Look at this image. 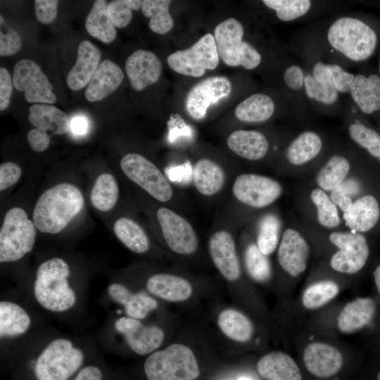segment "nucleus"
Listing matches in <instances>:
<instances>
[{
    "instance_id": "nucleus-25",
    "label": "nucleus",
    "mask_w": 380,
    "mask_h": 380,
    "mask_svg": "<svg viewBox=\"0 0 380 380\" xmlns=\"http://www.w3.org/2000/svg\"><path fill=\"white\" fill-rule=\"evenodd\" d=\"M124 73L110 60L103 61L88 83L85 97L90 102L99 101L113 93L121 84Z\"/></svg>"
},
{
    "instance_id": "nucleus-37",
    "label": "nucleus",
    "mask_w": 380,
    "mask_h": 380,
    "mask_svg": "<svg viewBox=\"0 0 380 380\" xmlns=\"http://www.w3.org/2000/svg\"><path fill=\"white\" fill-rule=\"evenodd\" d=\"M350 170L349 160L343 156H331L320 168L316 175L318 188L332 191L343 183Z\"/></svg>"
},
{
    "instance_id": "nucleus-58",
    "label": "nucleus",
    "mask_w": 380,
    "mask_h": 380,
    "mask_svg": "<svg viewBox=\"0 0 380 380\" xmlns=\"http://www.w3.org/2000/svg\"><path fill=\"white\" fill-rule=\"evenodd\" d=\"M236 380H253L250 377H248V376H242V377H240L239 379H237Z\"/></svg>"
},
{
    "instance_id": "nucleus-10",
    "label": "nucleus",
    "mask_w": 380,
    "mask_h": 380,
    "mask_svg": "<svg viewBox=\"0 0 380 380\" xmlns=\"http://www.w3.org/2000/svg\"><path fill=\"white\" fill-rule=\"evenodd\" d=\"M243 34L242 24L230 18L215 27L213 36L219 57L226 65L253 70L260 65L262 57L251 43L243 40Z\"/></svg>"
},
{
    "instance_id": "nucleus-14",
    "label": "nucleus",
    "mask_w": 380,
    "mask_h": 380,
    "mask_svg": "<svg viewBox=\"0 0 380 380\" xmlns=\"http://www.w3.org/2000/svg\"><path fill=\"white\" fill-rule=\"evenodd\" d=\"M232 191L241 203L260 209L274 203L282 194L281 184L276 179L254 173H242L234 179Z\"/></svg>"
},
{
    "instance_id": "nucleus-11",
    "label": "nucleus",
    "mask_w": 380,
    "mask_h": 380,
    "mask_svg": "<svg viewBox=\"0 0 380 380\" xmlns=\"http://www.w3.org/2000/svg\"><path fill=\"white\" fill-rule=\"evenodd\" d=\"M120 166L125 176L152 198L167 202L173 196V189L162 171L144 156L129 153L120 160Z\"/></svg>"
},
{
    "instance_id": "nucleus-33",
    "label": "nucleus",
    "mask_w": 380,
    "mask_h": 380,
    "mask_svg": "<svg viewBox=\"0 0 380 380\" xmlns=\"http://www.w3.org/2000/svg\"><path fill=\"white\" fill-rule=\"evenodd\" d=\"M113 232L117 239L129 251L137 254H144L151 249L150 239L134 220L121 217L113 224Z\"/></svg>"
},
{
    "instance_id": "nucleus-27",
    "label": "nucleus",
    "mask_w": 380,
    "mask_h": 380,
    "mask_svg": "<svg viewBox=\"0 0 380 380\" xmlns=\"http://www.w3.org/2000/svg\"><path fill=\"white\" fill-rule=\"evenodd\" d=\"M257 371L266 380H302L300 369L287 353L276 350L262 356Z\"/></svg>"
},
{
    "instance_id": "nucleus-47",
    "label": "nucleus",
    "mask_w": 380,
    "mask_h": 380,
    "mask_svg": "<svg viewBox=\"0 0 380 380\" xmlns=\"http://www.w3.org/2000/svg\"><path fill=\"white\" fill-rule=\"evenodd\" d=\"M308 98L324 105H332L338 99V92L334 86L319 83L311 74L305 75L304 87Z\"/></svg>"
},
{
    "instance_id": "nucleus-54",
    "label": "nucleus",
    "mask_w": 380,
    "mask_h": 380,
    "mask_svg": "<svg viewBox=\"0 0 380 380\" xmlns=\"http://www.w3.org/2000/svg\"><path fill=\"white\" fill-rule=\"evenodd\" d=\"M70 380H105V374L99 364L88 362Z\"/></svg>"
},
{
    "instance_id": "nucleus-30",
    "label": "nucleus",
    "mask_w": 380,
    "mask_h": 380,
    "mask_svg": "<svg viewBox=\"0 0 380 380\" xmlns=\"http://www.w3.org/2000/svg\"><path fill=\"white\" fill-rule=\"evenodd\" d=\"M349 92L364 113L372 114L380 109V77L377 75H356Z\"/></svg>"
},
{
    "instance_id": "nucleus-46",
    "label": "nucleus",
    "mask_w": 380,
    "mask_h": 380,
    "mask_svg": "<svg viewBox=\"0 0 380 380\" xmlns=\"http://www.w3.org/2000/svg\"><path fill=\"white\" fill-rule=\"evenodd\" d=\"M140 0H115L108 4L107 10L111 23L118 28L127 27L132 18V10L141 7Z\"/></svg>"
},
{
    "instance_id": "nucleus-13",
    "label": "nucleus",
    "mask_w": 380,
    "mask_h": 380,
    "mask_svg": "<svg viewBox=\"0 0 380 380\" xmlns=\"http://www.w3.org/2000/svg\"><path fill=\"white\" fill-rule=\"evenodd\" d=\"M329 241L338 250L331 256L329 264L334 271L353 274L365 265L369 248L365 236L354 232H333Z\"/></svg>"
},
{
    "instance_id": "nucleus-53",
    "label": "nucleus",
    "mask_w": 380,
    "mask_h": 380,
    "mask_svg": "<svg viewBox=\"0 0 380 380\" xmlns=\"http://www.w3.org/2000/svg\"><path fill=\"white\" fill-rule=\"evenodd\" d=\"M305 75L298 65L289 66L284 72V82L291 90L300 91L304 87Z\"/></svg>"
},
{
    "instance_id": "nucleus-17",
    "label": "nucleus",
    "mask_w": 380,
    "mask_h": 380,
    "mask_svg": "<svg viewBox=\"0 0 380 380\" xmlns=\"http://www.w3.org/2000/svg\"><path fill=\"white\" fill-rule=\"evenodd\" d=\"M232 89L230 80L225 76L207 77L194 85L186 94L185 108L194 120L205 117L210 105L228 97Z\"/></svg>"
},
{
    "instance_id": "nucleus-7",
    "label": "nucleus",
    "mask_w": 380,
    "mask_h": 380,
    "mask_svg": "<svg viewBox=\"0 0 380 380\" xmlns=\"http://www.w3.org/2000/svg\"><path fill=\"white\" fill-rule=\"evenodd\" d=\"M147 380H195L200 374L190 347L176 343L148 355L144 362Z\"/></svg>"
},
{
    "instance_id": "nucleus-8",
    "label": "nucleus",
    "mask_w": 380,
    "mask_h": 380,
    "mask_svg": "<svg viewBox=\"0 0 380 380\" xmlns=\"http://www.w3.org/2000/svg\"><path fill=\"white\" fill-rule=\"evenodd\" d=\"M37 227L20 207H13L5 214L0 229V262L13 265L25 259L33 250Z\"/></svg>"
},
{
    "instance_id": "nucleus-31",
    "label": "nucleus",
    "mask_w": 380,
    "mask_h": 380,
    "mask_svg": "<svg viewBox=\"0 0 380 380\" xmlns=\"http://www.w3.org/2000/svg\"><path fill=\"white\" fill-rule=\"evenodd\" d=\"M194 184L197 191L205 196L217 194L224 186L226 179L224 169L209 158L198 160L194 167Z\"/></svg>"
},
{
    "instance_id": "nucleus-18",
    "label": "nucleus",
    "mask_w": 380,
    "mask_h": 380,
    "mask_svg": "<svg viewBox=\"0 0 380 380\" xmlns=\"http://www.w3.org/2000/svg\"><path fill=\"white\" fill-rule=\"evenodd\" d=\"M310 247L300 232L287 228L277 247V261L281 269L291 277H298L307 269Z\"/></svg>"
},
{
    "instance_id": "nucleus-22",
    "label": "nucleus",
    "mask_w": 380,
    "mask_h": 380,
    "mask_svg": "<svg viewBox=\"0 0 380 380\" xmlns=\"http://www.w3.org/2000/svg\"><path fill=\"white\" fill-rule=\"evenodd\" d=\"M125 69L132 88L141 91L158 82L162 63L153 52L138 49L127 58Z\"/></svg>"
},
{
    "instance_id": "nucleus-48",
    "label": "nucleus",
    "mask_w": 380,
    "mask_h": 380,
    "mask_svg": "<svg viewBox=\"0 0 380 380\" xmlns=\"http://www.w3.org/2000/svg\"><path fill=\"white\" fill-rule=\"evenodd\" d=\"M0 29V55L8 56L16 53L21 48V38L15 30L7 26L1 15Z\"/></svg>"
},
{
    "instance_id": "nucleus-19",
    "label": "nucleus",
    "mask_w": 380,
    "mask_h": 380,
    "mask_svg": "<svg viewBox=\"0 0 380 380\" xmlns=\"http://www.w3.org/2000/svg\"><path fill=\"white\" fill-rule=\"evenodd\" d=\"M211 260L221 275L227 281L234 282L241 274L236 243L232 234L226 229L214 232L208 241Z\"/></svg>"
},
{
    "instance_id": "nucleus-5",
    "label": "nucleus",
    "mask_w": 380,
    "mask_h": 380,
    "mask_svg": "<svg viewBox=\"0 0 380 380\" xmlns=\"http://www.w3.org/2000/svg\"><path fill=\"white\" fill-rule=\"evenodd\" d=\"M84 199L75 185L62 182L44 191L36 201L32 221L42 233L57 234L81 212Z\"/></svg>"
},
{
    "instance_id": "nucleus-55",
    "label": "nucleus",
    "mask_w": 380,
    "mask_h": 380,
    "mask_svg": "<svg viewBox=\"0 0 380 380\" xmlns=\"http://www.w3.org/2000/svg\"><path fill=\"white\" fill-rule=\"evenodd\" d=\"M330 198L343 214L350 211L354 202L348 191L344 189L341 184L331 191Z\"/></svg>"
},
{
    "instance_id": "nucleus-6",
    "label": "nucleus",
    "mask_w": 380,
    "mask_h": 380,
    "mask_svg": "<svg viewBox=\"0 0 380 380\" xmlns=\"http://www.w3.org/2000/svg\"><path fill=\"white\" fill-rule=\"evenodd\" d=\"M330 46L346 58L360 62L368 59L377 45V36L367 24L345 16L334 21L327 30Z\"/></svg>"
},
{
    "instance_id": "nucleus-26",
    "label": "nucleus",
    "mask_w": 380,
    "mask_h": 380,
    "mask_svg": "<svg viewBox=\"0 0 380 380\" xmlns=\"http://www.w3.org/2000/svg\"><path fill=\"white\" fill-rule=\"evenodd\" d=\"M29 121L39 133L51 137L70 130V120L59 108L49 104H34L30 108Z\"/></svg>"
},
{
    "instance_id": "nucleus-28",
    "label": "nucleus",
    "mask_w": 380,
    "mask_h": 380,
    "mask_svg": "<svg viewBox=\"0 0 380 380\" xmlns=\"http://www.w3.org/2000/svg\"><path fill=\"white\" fill-rule=\"evenodd\" d=\"M227 144L234 153L242 158L253 161L262 159L269 150L267 137L256 130L234 131L229 135Z\"/></svg>"
},
{
    "instance_id": "nucleus-32",
    "label": "nucleus",
    "mask_w": 380,
    "mask_h": 380,
    "mask_svg": "<svg viewBox=\"0 0 380 380\" xmlns=\"http://www.w3.org/2000/svg\"><path fill=\"white\" fill-rule=\"evenodd\" d=\"M322 146V139L317 132L304 131L289 144L286 148V158L293 165H305L319 154Z\"/></svg>"
},
{
    "instance_id": "nucleus-9",
    "label": "nucleus",
    "mask_w": 380,
    "mask_h": 380,
    "mask_svg": "<svg viewBox=\"0 0 380 380\" xmlns=\"http://www.w3.org/2000/svg\"><path fill=\"white\" fill-rule=\"evenodd\" d=\"M99 301L108 315H123L144 321L159 308L158 299L144 289H134L119 278L109 280Z\"/></svg>"
},
{
    "instance_id": "nucleus-16",
    "label": "nucleus",
    "mask_w": 380,
    "mask_h": 380,
    "mask_svg": "<svg viewBox=\"0 0 380 380\" xmlns=\"http://www.w3.org/2000/svg\"><path fill=\"white\" fill-rule=\"evenodd\" d=\"M13 82L17 90L25 92L29 103L51 104L56 100L47 76L31 59H22L15 63Z\"/></svg>"
},
{
    "instance_id": "nucleus-21",
    "label": "nucleus",
    "mask_w": 380,
    "mask_h": 380,
    "mask_svg": "<svg viewBox=\"0 0 380 380\" xmlns=\"http://www.w3.org/2000/svg\"><path fill=\"white\" fill-rule=\"evenodd\" d=\"M142 289L156 299L168 302H183L189 299L194 291L186 279L170 273L156 272L141 282Z\"/></svg>"
},
{
    "instance_id": "nucleus-36",
    "label": "nucleus",
    "mask_w": 380,
    "mask_h": 380,
    "mask_svg": "<svg viewBox=\"0 0 380 380\" xmlns=\"http://www.w3.org/2000/svg\"><path fill=\"white\" fill-rule=\"evenodd\" d=\"M108 4L104 0L95 1L85 20L87 32L106 44L113 42L117 35L108 13Z\"/></svg>"
},
{
    "instance_id": "nucleus-52",
    "label": "nucleus",
    "mask_w": 380,
    "mask_h": 380,
    "mask_svg": "<svg viewBox=\"0 0 380 380\" xmlns=\"http://www.w3.org/2000/svg\"><path fill=\"white\" fill-rule=\"evenodd\" d=\"M13 80L6 68H0V110H6L10 103L13 90Z\"/></svg>"
},
{
    "instance_id": "nucleus-42",
    "label": "nucleus",
    "mask_w": 380,
    "mask_h": 380,
    "mask_svg": "<svg viewBox=\"0 0 380 380\" xmlns=\"http://www.w3.org/2000/svg\"><path fill=\"white\" fill-rule=\"evenodd\" d=\"M280 229V220L274 214H266L260 219L255 243L264 255L269 256L277 248Z\"/></svg>"
},
{
    "instance_id": "nucleus-29",
    "label": "nucleus",
    "mask_w": 380,
    "mask_h": 380,
    "mask_svg": "<svg viewBox=\"0 0 380 380\" xmlns=\"http://www.w3.org/2000/svg\"><path fill=\"white\" fill-rule=\"evenodd\" d=\"M346 225L354 232L363 233L372 229L380 217V208L372 195L356 199L350 211L343 215Z\"/></svg>"
},
{
    "instance_id": "nucleus-51",
    "label": "nucleus",
    "mask_w": 380,
    "mask_h": 380,
    "mask_svg": "<svg viewBox=\"0 0 380 380\" xmlns=\"http://www.w3.org/2000/svg\"><path fill=\"white\" fill-rule=\"evenodd\" d=\"M57 0H36L34 9L37 19L43 24H49L53 22L58 13Z\"/></svg>"
},
{
    "instance_id": "nucleus-40",
    "label": "nucleus",
    "mask_w": 380,
    "mask_h": 380,
    "mask_svg": "<svg viewBox=\"0 0 380 380\" xmlns=\"http://www.w3.org/2000/svg\"><path fill=\"white\" fill-rule=\"evenodd\" d=\"M339 293L340 287L336 282L331 280L317 281L305 289L301 303L305 309L315 310L331 301Z\"/></svg>"
},
{
    "instance_id": "nucleus-15",
    "label": "nucleus",
    "mask_w": 380,
    "mask_h": 380,
    "mask_svg": "<svg viewBox=\"0 0 380 380\" xmlns=\"http://www.w3.org/2000/svg\"><path fill=\"white\" fill-rule=\"evenodd\" d=\"M156 217L163 239L172 251L181 255H190L197 251L196 232L186 218L167 207L159 208Z\"/></svg>"
},
{
    "instance_id": "nucleus-4",
    "label": "nucleus",
    "mask_w": 380,
    "mask_h": 380,
    "mask_svg": "<svg viewBox=\"0 0 380 380\" xmlns=\"http://www.w3.org/2000/svg\"><path fill=\"white\" fill-rule=\"evenodd\" d=\"M165 339V332L157 324L115 315H108L96 338L107 351L126 350L139 356H148L160 349Z\"/></svg>"
},
{
    "instance_id": "nucleus-57",
    "label": "nucleus",
    "mask_w": 380,
    "mask_h": 380,
    "mask_svg": "<svg viewBox=\"0 0 380 380\" xmlns=\"http://www.w3.org/2000/svg\"><path fill=\"white\" fill-rule=\"evenodd\" d=\"M374 279L376 284V287L380 294V263L375 268L374 271Z\"/></svg>"
},
{
    "instance_id": "nucleus-23",
    "label": "nucleus",
    "mask_w": 380,
    "mask_h": 380,
    "mask_svg": "<svg viewBox=\"0 0 380 380\" xmlns=\"http://www.w3.org/2000/svg\"><path fill=\"white\" fill-rule=\"evenodd\" d=\"M376 312V303L369 297H358L348 302L340 310L336 318L338 329L349 334L367 326Z\"/></svg>"
},
{
    "instance_id": "nucleus-24",
    "label": "nucleus",
    "mask_w": 380,
    "mask_h": 380,
    "mask_svg": "<svg viewBox=\"0 0 380 380\" xmlns=\"http://www.w3.org/2000/svg\"><path fill=\"white\" fill-rule=\"evenodd\" d=\"M100 59L99 49L88 40L82 41L78 46L76 63L67 75L68 87L78 91L87 86L99 65Z\"/></svg>"
},
{
    "instance_id": "nucleus-38",
    "label": "nucleus",
    "mask_w": 380,
    "mask_h": 380,
    "mask_svg": "<svg viewBox=\"0 0 380 380\" xmlns=\"http://www.w3.org/2000/svg\"><path fill=\"white\" fill-rule=\"evenodd\" d=\"M119 198V186L114 176L108 172L100 174L90 194V201L96 210L107 212L113 209Z\"/></svg>"
},
{
    "instance_id": "nucleus-12",
    "label": "nucleus",
    "mask_w": 380,
    "mask_h": 380,
    "mask_svg": "<svg viewBox=\"0 0 380 380\" xmlns=\"http://www.w3.org/2000/svg\"><path fill=\"white\" fill-rule=\"evenodd\" d=\"M219 59L214 36L207 33L188 49L172 53L167 62L179 74L200 77L207 70L215 69Z\"/></svg>"
},
{
    "instance_id": "nucleus-1",
    "label": "nucleus",
    "mask_w": 380,
    "mask_h": 380,
    "mask_svg": "<svg viewBox=\"0 0 380 380\" xmlns=\"http://www.w3.org/2000/svg\"><path fill=\"white\" fill-rule=\"evenodd\" d=\"M61 255L42 260L21 291L46 318L82 328L89 322L88 276Z\"/></svg>"
},
{
    "instance_id": "nucleus-3",
    "label": "nucleus",
    "mask_w": 380,
    "mask_h": 380,
    "mask_svg": "<svg viewBox=\"0 0 380 380\" xmlns=\"http://www.w3.org/2000/svg\"><path fill=\"white\" fill-rule=\"evenodd\" d=\"M47 318L18 289L0 296L1 355L11 358L47 329Z\"/></svg>"
},
{
    "instance_id": "nucleus-43",
    "label": "nucleus",
    "mask_w": 380,
    "mask_h": 380,
    "mask_svg": "<svg viewBox=\"0 0 380 380\" xmlns=\"http://www.w3.org/2000/svg\"><path fill=\"white\" fill-rule=\"evenodd\" d=\"M310 200L316 208L319 224L327 229H334L341 224L338 207L327 194L319 188L310 192Z\"/></svg>"
},
{
    "instance_id": "nucleus-56",
    "label": "nucleus",
    "mask_w": 380,
    "mask_h": 380,
    "mask_svg": "<svg viewBox=\"0 0 380 380\" xmlns=\"http://www.w3.org/2000/svg\"><path fill=\"white\" fill-rule=\"evenodd\" d=\"M88 120L82 115L74 116L70 120V130L77 135H82L87 132Z\"/></svg>"
},
{
    "instance_id": "nucleus-20",
    "label": "nucleus",
    "mask_w": 380,
    "mask_h": 380,
    "mask_svg": "<svg viewBox=\"0 0 380 380\" xmlns=\"http://www.w3.org/2000/svg\"><path fill=\"white\" fill-rule=\"evenodd\" d=\"M303 360L307 370L319 378H329L342 368L343 357L335 346L324 342L308 343L303 353Z\"/></svg>"
},
{
    "instance_id": "nucleus-34",
    "label": "nucleus",
    "mask_w": 380,
    "mask_h": 380,
    "mask_svg": "<svg viewBox=\"0 0 380 380\" xmlns=\"http://www.w3.org/2000/svg\"><path fill=\"white\" fill-rule=\"evenodd\" d=\"M217 325L228 338L239 342L249 341L254 334L251 320L241 311L234 308L222 310L217 317Z\"/></svg>"
},
{
    "instance_id": "nucleus-39",
    "label": "nucleus",
    "mask_w": 380,
    "mask_h": 380,
    "mask_svg": "<svg viewBox=\"0 0 380 380\" xmlns=\"http://www.w3.org/2000/svg\"><path fill=\"white\" fill-rule=\"evenodd\" d=\"M170 4L169 0L142 1L141 11L150 18L148 26L153 32L164 34L172 29L174 20L169 11Z\"/></svg>"
},
{
    "instance_id": "nucleus-59",
    "label": "nucleus",
    "mask_w": 380,
    "mask_h": 380,
    "mask_svg": "<svg viewBox=\"0 0 380 380\" xmlns=\"http://www.w3.org/2000/svg\"><path fill=\"white\" fill-rule=\"evenodd\" d=\"M377 380H380V371L379 372L377 375Z\"/></svg>"
},
{
    "instance_id": "nucleus-35",
    "label": "nucleus",
    "mask_w": 380,
    "mask_h": 380,
    "mask_svg": "<svg viewBox=\"0 0 380 380\" xmlns=\"http://www.w3.org/2000/svg\"><path fill=\"white\" fill-rule=\"evenodd\" d=\"M274 110L275 105L270 96L262 93H255L240 102L234 113L240 121L259 123L269 120Z\"/></svg>"
},
{
    "instance_id": "nucleus-49",
    "label": "nucleus",
    "mask_w": 380,
    "mask_h": 380,
    "mask_svg": "<svg viewBox=\"0 0 380 380\" xmlns=\"http://www.w3.org/2000/svg\"><path fill=\"white\" fill-rule=\"evenodd\" d=\"M327 67L333 85L338 92H349L355 75L336 64H327Z\"/></svg>"
},
{
    "instance_id": "nucleus-60",
    "label": "nucleus",
    "mask_w": 380,
    "mask_h": 380,
    "mask_svg": "<svg viewBox=\"0 0 380 380\" xmlns=\"http://www.w3.org/2000/svg\"><path fill=\"white\" fill-rule=\"evenodd\" d=\"M379 73H380V61H379Z\"/></svg>"
},
{
    "instance_id": "nucleus-50",
    "label": "nucleus",
    "mask_w": 380,
    "mask_h": 380,
    "mask_svg": "<svg viewBox=\"0 0 380 380\" xmlns=\"http://www.w3.org/2000/svg\"><path fill=\"white\" fill-rule=\"evenodd\" d=\"M22 175V169L18 164L8 161L0 165V191H3L16 184Z\"/></svg>"
},
{
    "instance_id": "nucleus-2",
    "label": "nucleus",
    "mask_w": 380,
    "mask_h": 380,
    "mask_svg": "<svg viewBox=\"0 0 380 380\" xmlns=\"http://www.w3.org/2000/svg\"><path fill=\"white\" fill-rule=\"evenodd\" d=\"M96 338L49 327L11 359L27 365L34 380H70L98 356Z\"/></svg>"
},
{
    "instance_id": "nucleus-45",
    "label": "nucleus",
    "mask_w": 380,
    "mask_h": 380,
    "mask_svg": "<svg viewBox=\"0 0 380 380\" xmlns=\"http://www.w3.org/2000/svg\"><path fill=\"white\" fill-rule=\"evenodd\" d=\"M348 132L355 143L380 160V135L377 132L358 122L351 123Z\"/></svg>"
},
{
    "instance_id": "nucleus-44",
    "label": "nucleus",
    "mask_w": 380,
    "mask_h": 380,
    "mask_svg": "<svg viewBox=\"0 0 380 380\" xmlns=\"http://www.w3.org/2000/svg\"><path fill=\"white\" fill-rule=\"evenodd\" d=\"M267 8L275 11L281 21L289 22L305 15L310 9L309 0H263Z\"/></svg>"
},
{
    "instance_id": "nucleus-41",
    "label": "nucleus",
    "mask_w": 380,
    "mask_h": 380,
    "mask_svg": "<svg viewBox=\"0 0 380 380\" xmlns=\"http://www.w3.org/2000/svg\"><path fill=\"white\" fill-rule=\"evenodd\" d=\"M243 259L246 272L253 281L262 284L271 279L272 270L268 256L260 251L255 243L247 245Z\"/></svg>"
}]
</instances>
